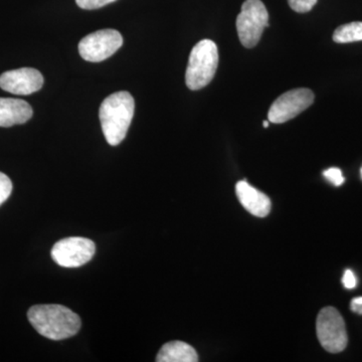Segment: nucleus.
I'll list each match as a JSON object with an SVG mask.
<instances>
[{"label": "nucleus", "instance_id": "nucleus-1", "mask_svg": "<svg viewBox=\"0 0 362 362\" xmlns=\"http://www.w3.org/2000/svg\"><path fill=\"white\" fill-rule=\"evenodd\" d=\"M28 318L42 337L56 341L74 337L81 329L80 316L63 305H35L28 310Z\"/></svg>", "mask_w": 362, "mask_h": 362}, {"label": "nucleus", "instance_id": "nucleus-2", "mask_svg": "<svg viewBox=\"0 0 362 362\" xmlns=\"http://www.w3.org/2000/svg\"><path fill=\"white\" fill-rule=\"evenodd\" d=\"M135 102L126 90L107 97L99 111L105 138L111 146H117L125 139L134 116Z\"/></svg>", "mask_w": 362, "mask_h": 362}, {"label": "nucleus", "instance_id": "nucleus-3", "mask_svg": "<svg viewBox=\"0 0 362 362\" xmlns=\"http://www.w3.org/2000/svg\"><path fill=\"white\" fill-rule=\"evenodd\" d=\"M218 66V47L213 40H202L190 52L185 83L188 89L201 90L213 81Z\"/></svg>", "mask_w": 362, "mask_h": 362}, {"label": "nucleus", "instance_id": "nucleus-4", "mask_svg": "<svg viewBox=\"0 0 362 362\" xmlns=\"http://www.w3.org/2000/svg\"><path fill=\"white\" fill-rule=\"evenodd\" d=\"M269 26V13L261 0H246L237 18V30L242 45L247 49L256 47L264 30Z\"/></svg>", "mask_w": 362, "mask_h": 362}, {"label": "nucleus", "instance_id": "nucleus-5", "mask_svg": "<svg viewBox=\"0 0 362 362\" xmlns=\"http://www.w3.org/2000/svg\"><path fill=\"white\" fill-rule=\"evenodd\" d=\"M317 337L321 346L330 354H338L346 349V327L339 312L326 307L319 312L316 322Z\"/></svg>", "mask_w": 362, "mask_h": 362}, {"label": "nucleus", "instance_id": "nucleus-6", "mask_svg": "<svg viewBox=\"0 0 362 362\" xmlns=\"http://www.w3.org/2000/svg\"><path fill=\"white\" fill-rule=\"evenodd\" d=\"M96 245L86 238L71 237L59 240L52 249V258L64 268H78L94 257Z\"/></svg>", "mask_w": 362, "mask_h": 362}, {"label": "nucleus", "instance_id": "nucleus-7", "mask_svg": "<svg viewBox=\"0 0 362 362\" xmlns=\"http://www.w3.org/2000/svg\"><path fill=\"white\" fill-rule=\"evenodd\" d=\"M122 45V35L117 30H98L78 42V52L85 61L99 63L110 58Z\"/></svg>", "mask_w": 362, "mask_h": 362}, {"label": "nucleus", "instance_id": "nucleus-8", "mask_svg": "<svg viewBox=\"0 0 362 362\" xmlns=\"http://www.w3.org/2000/svg\"><path fill=\"white\" fill-rule=\"evenodd\" d=\"M313 92L309 89L288 90L272 104L268 118L271 123L282 124L291 120L308 109L314 102Z\"/></svg>", "mask_w": 362, "mask_h": 362}, {"label": "nucleus", "instance_id": "nucleus-9", "mask_svg": "<svg viewBox=\"0 0 362 362\" xmlns=\"http://www.w3.org/2000/svg\"><path fill=\"white\" fill-rule=\"evenodd\" d=\"M44 77L33 68H21L6 71L0 76V88L14 95L33 94L42 89Z\"/></svg>", "mask_w": 362, "mask_h": 362}, {"label": "nucleus", "instance_id": "nucleus-10", "mask_svg": "<svg viewBox=\"0 0 362 362\" xmlns=\"http://www.w3.org/2000/svg\"><path fill=\"white\" fill-rule=\"evenodd\" d=\"M235 192L240 204L252 216L265 218L270 214V199L257 188L252 187L247 181H239L235 185Z\"/></svg>", "mask_w": 362, "mask_h": 362}, {"label": "nucleus", "instance_id": "nucleus-11", "mask_svg": "<svg viewBox=\"0 0 362 362\" xmlns=\"http://www.w3.org/2000/svg\"><path fill=\"white\" fill-rule=\"evenodd\" d=\"M32 106L28 102L13 98H0V127L25 124L33 117Z\"/></svg>", "mask_w": 362, "mask_h": 362}, {"label": "nucleus", "instance_id": "nucleus-12", "mask_svg": "<svg viewBox=\"0 0 362 362\" xmlns=\"http://www.w3.org/2000/svg\"><path fill=\"white\" fill-rule=\"evenodd\" d=\"M157 362H197L199 356L194 347L182 341L165 343L156 356Z\"/></svg>", "mask_w": 362, "mask_h": 362}, {"label": "nucleus", "instance_id": "nucleus-13", "mask_svg": "<svg viewBox=\"0 0 362 362\" xmlns=\"http://www.w3.org/2000/svg\"><path fill=\"white\" fill-rule=\"evenodd\" d=\"M333 40L337 44L361 42L362 40L361 21H356V23L338 26L334 33H333Z\"/></svg>", "mask_w": 362, "mask_h": 362}, {"label": "nucleus", "instance_id": "nucleus-14", "mask_svg": "<svg viewBox=\"0 0 362 362\" xmlns=\"http://www.w3.org/2000/svg\"><path fill=\"white\" fill-rule=\"evenodd\" d=\"M13 192V182L4 173H0V206L6 202Z\"/></svg>", "mask_w": 362, "mask_h": 362}, {"label": "nucleus", "instance_id": "nucleus-15", "mask_svg": "<svg viewBox=\"0 0 362 362\" xmlns=\"http://www.w3.org/2000/svg\"><path fill=\"white\" fill-rule=\"evenodd\" d=\"M290 7L298 13H306L310 11L317 0H288Z\"/></svg>", "mask_w": 362, "mask_h": 362}, {"label": "nucleus", "instance_id": "nucleus-16", "mask_svg": "<svg viewBox=\"0 0 362 362\" xmlns=\"http://www.w3.org/2000/svg\"><path fill=\"white\" fill-rule=\"evenodd\" d=\"M323 175L326 180L332 183L333 185H335V187H341L345 181L344 176L342 175V171L337 168L326 169L323 173Z\"/></svg>", "mask_w": 362, "mask_h": 362}, {"label": "nucleus", "instance_id": "nucleus-17", "mask_svg": "<svg viewBox=\"0 0 362 362\" xmlns=\"http://www.w3.org/2000/svg\"><path fill=\"white\" fill-rule=\"evenodd\" d=\"M114 1H116V0H76L78 7L83 9H88V11L101 8V7L112 4Z\"/></svg>", "mask_w": 362, "mask_h": 362}, {"label": "nucleus", "instance_id": "nucleus-18", "mask_svg": "<svg viewBox=\"0 0 362 362\" xmlns=\"http://www.w3.org/2000/svg\"><path fill=\"white\" fill-rule=\"evenodd\" d=\"M342 283L346 289H354L357 285V279L351 270H346L343 274Z\"/></svg>", "mask_w": 362, "mask_h": 362}, {"label": "nucleus", "instance_id": "nucleus-19", "mask_svg": "<svg viewBox=\"0 0 362 362\" xmlns=\"http://www.w3.org/2000/svg\"><path fill=\"white\" fill-rule=\"evenodd\" d=\"M350 308H351V311L354 312V313L362 315V297L354 298L351 301V304H350Z\"/></svg>", "mask_w": 362, "mask_h": 362}, {"label": "nucleus", "instance_id": "nucleus-20", "mask_svg": "<svg viewBox=\"0 0 362 362\" xmlns=\"http://www.w3.org/2000/svg\"><path fill=\"white\" fill-rule=\"evenodd\" d=\"M263 126L265 128H268L269 127V122H268V121H264Z\"/></svg>", "mask_w": 362, "mask_h": 362}, {"label": "nucleus", "instance_id": "nucleus-21", "mask_svg": "<svg viewBox=\"0 0 362 362\" xmlns=\"http://www.w3.org/2000/svg\"><path fill=\"white\" fill-rule=\"evenodd\" d=\"M361 178H362V168H361Z\"/></svg>", "mask_w": 362, "mask_h": 362}]
</instances>
